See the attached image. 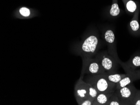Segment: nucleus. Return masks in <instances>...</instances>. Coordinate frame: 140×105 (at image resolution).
I'll return each mask as SVG.
<instances>
[{
    "label": "nucleus",
    "instance_id": "nucleus-8",
    "mask_svg": "<svg viewBox=\"0 0 140 105\" xmlns=\"http://www.w3.org/2000/svg\"><path fill=\"white\" fill-rule=\"evenodd\" d=\"M105 76L109 80L114 83L117 84L126 77L124 75H120L119 74L107 75L105 74Z\"/></svg>",
    "mask_w": 140,
    "mask_h": 105
},
{
    "label": "nucleus",
    "instance_id": "nucleus-9",
    "mask_svg": "<svg viewBox=\"0 0 140 105\" xmlns=\"http://www.w3.org/2000/svg\"><path fill=\"white\" fill-rule=\"evenodd\" d=\"M132 80L129 77H125L119 82L116 84V89L118 90L129 85Z\"/></svg>",
    "mask_w": 140,
    "mask_h": 105
},
{
    "label": "nucleus",
    "instance_id": "nucleus-19",
    "mask_svg": "<svg viewBox=\"0 0 140 105\" xmlns=\"http://www.w3.org/2000/svg\"><path fill=\"white\" fill-rule=\"evenodd\" d=\"M134 105H140V99H138L135 101Z\"/></svg>",
    "mask_w": 140,
    "mask_h": 105
},
{
    "label": "nucleus",
    "instance_id": "nucleus-5",
    "mask_svg": "<svg viewBox=\"0 0 140 105\" xmlns=\"http://www.w3.org/2000/svg\"><path fill=\"white\" fill-rule=\"evenodd\" d=\"M116 92L121 104L122 102L130 100L133 95V91L128 85L120 89L116 90Z\"/></svg>",
    "mask_w": 140,
    "mask_h": 105
},
{
    "label": "nucleus",
    "instance_id": "nucleus-18",
    "mask_svg": "<svg viewBox=\"0 0 140 105\" xmlns=\"http://www.w3.org/2000/svg\"><path fill=\"white\" fill-rule=\"evenodd\" d=\"M93 101L89 99H86L85 100H84L81 103L80 105H93Z\"/></svg>",
    "mask_w": 140,
    "mask_h": 105
},
{
    "label": "nucleus",
    "instance_id": "nucleus-2",
    "mask_svg": "<svg viewBox=\"0 0 140 105\" xmlns=\"http://www.w3.org/2000/svg\"><path fill=\"white\" fill-rule=\"evenodd\" d=\"M75 94L77 101L79 105L84 100L89 99V84L83 80H79L75 85Z\"/></svg>",
    "mask_w": 140,
    "mask_h": 105
},
{
    "label": "nucleus",
    "instance_id": "nucleus-14",
    "mask_svg": "<svg viewBox=\"0 0 140 105\" xmlns=\"http://www.w3.org/2000/svg\"><path fill=\"white\" fill-rule=\"evenodd\" d=\"M127 9L130 12H134L136 9L137 6L135 3L132 1H128L126 5Z\"/></svg>",
    "mask_w": 140,
    "mask_h": 105
},
{
    "label": "nucleus",
    "instance_id": "nucleus-15",
    "mask_svg": "<svg viewBox=\"0 0 140 105\" xmlns=\"http://www.w3.org/2000/svg\"><path fill=\"white\" fill-rule=\"evenodd\" d=\"M130 26L133 31H137L139 28V24L138 21L135 20H133L130 23Z\"/></svg>",
    "mask_w": 140,
    "mask_h": 105
},
{
    "label": "nucleus",
    "instance_id": "nucleus-3",
    "mask_svg": "<svg viewBox=\"0 0 140 105\" xmlns=\"http://www.w3.org/2000/svg\"><path fill=\"white\" fill-rule=\"evenodd\" d=\"M84 73L92 75L105 74L104 69L98 59H91L86 61L84 67Z\"/></svg>",
    "mask_w": 140,
    "mask_h": 105
},
{
    "label": "nucleus",
    "instance_id": "nucleus-16",
    "mask_svg": "<svg viewBox=\"0 0 140 105\" xmlns=\"http://www.w3.org/2000/svg\"><path fill=\"white\" fill-rule=\"evenodd\" d=\"M19 12L21 14L25 17L28 16H29L30 14L29 10L25 7H22L19 10Z\"/></svg>",
    "mask_w": 140,
    "mask_h": 105
},
{
    "label": "nucleus",
    "instance_id": "nucleus-6",
    "mask_svg": "<svg viewBox=\"0 0 140 105\" xmlns=\"http://www.w3.org/2000/svg\"><path fill=\"white\" fill-rule=\"evenodd\" d=\"M97 59L104 71H111L114 68V61L111 57L107 55H102L99 56Z\"/></svg>",
    "mask_w": 140,
    "mask_h": 105
},
{
    "label": "nucleus",
    "instance_id": "nucleus-13",
    "mask_svg": "<svg viewBox=\"0 0 140 105\" xmlns=\"http://www.w3.org/2000/svg\"><path fill=\"white\" fill-rule=\"evenodd\" d=\"M120 10L118 5L117 4H113L110 10V14L113 16H116L120 13Z\"/></svg>",
    "mask_w": 140,
    "mask_h": 105
},
{
    "label": "nucleus",
    "instance_id": "nucleus-12",
    "mask_svg": "<svg viewBox=\"0 0 140 105\" xmlns=\"http://www.w3.org/2000/svg\"><path fill=\"white\" fill-rule=\"evenodd\" d=\"M104 38L106 41L110 43H113L115 40V35L112 30H107L104 34Z\"/></svg>",
    "mask_w": 140,
    "mask_h": 105
},
{
    "label": "nucleus",
    "instance_id": "nucleus-7",
    "mask_svg": "<svg viewBox=\"0 0 140 105\" xmlns=\"http://www.w3.org/2000/svg\"><path fill=\"white\" fill-rule=\"evenodd\" d=\"M114 92L108 93H99L94 101L93 105H107L110 97H111Z\"/></svg>",
    "mask_w": 140,
    "mask_h": 105
},
{
    "label": "nucleus",
    "instance_id": "nucleus-4",
    "mask_svg": "<svg viewBox=\"0 0 140 105\" xmlns=\"http://www.w3.org/2000/svg\"><path fill=\"white\" fill-rule=\"evenodd\" d=\"M98 39L95 36H91L88 37L83 43L82 47V51L84 55H90L96 51L97 44Z\"/></svg>",
    "mask_w": 140,
    "mask_h": 105
},
{
    "label": "nucleus",
    "instance_id": "nucleus-11",
    "mask_svg": "<svg viewBox=\"0 0 140 105\" xmlns=\"http://www.w3.org/2000/svg\"><path fill=\"white\" fill-rule=\"evenodd\" d=\"M121 104V103L115 91V92H114L113 95L111 96V97H110V99L107 103V105H120Z\"/></svg>",
    "mask_w": 140,
    "mask_h": 105
},
{
    "label": "nucleus",
    "instance_id": "nucleus-1",
    "mask_svg": "<svg viewBox=\"0 0 140 105\" xmlns=\"http://www.w3.org/2000/svg\"><path fill=\"white\" fill-rule=\"evenodd\" d=\"M90 78L88 83L95 88L99 93H111L116 90V84L109 80L105 74L95 75Z\"/></svg>",
    "mask_w": 140,
    "mask_h": 105
},
{
    "label": "nucleus",
    "instance_id": "nucleus-10",
    "mask_svg": "<svg viewBox=\"0 0 140 105\" xmlns=\"http://www.w3.org/2000/svg\"><path fill=\"white\" fill-rule=\"evenodd\" d=\"M89 84V98L93 102L96 98L97 95H98L99 92L97 90Z\"/></svg>",
    "mask_w": 140,
    "mask_h": 105
},
{
    "label": "nucleus",
    "instance_id": "nucleus-17",
    "mask_svg": "<svg viewBox=\"0 0 140 105\" xmlns=\"http://www.w3.org/2000/svg\"><path fill=\"white\" fill-rule=\"evenodd\" d=\"M132 65L135 67L140 66V56H136L134 57L132 60Z\"/></svg>",
    "mask_w": 140,
    "mask_h": 105
}]
</instances>
